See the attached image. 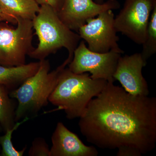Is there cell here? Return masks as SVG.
<instances>
[{
    "mask_svg": "<svg viewBox=\"0 0 156 156\" xmlns=\"http://www.w3.org/2000/svg\"><path fill=\"white\" fill-rule=\"evenodd\" d=\"M10 92L0 86V124L3 132L11 129L17 122L15 120L17 101L10 97Z\"/></svg>",
    "mask_w": 156,
    "mask_h": 156,
    "instance_id": "cell-14",
    "label": "cell"
},
{
    "mask_svg": "<svg viewBox=\"0 0 156 156\" xmlns=\"http://www.w3.org/2000/svg\"><path fill=\"white\" fill-rule=\"evenodd\" d=\"M114 80L88 104L79 126L87 141L101 149L131 148L141 155L156 143V98L131 95Z\"/></svg>",
    "mask_w": 156,
    "mask_h": 156,
    "instance_id": "cell-1",
    "label": "cell"
},
{
    "mask_svg": "<svg viewBox=\"0 0 156 156\" xmlns=\"http://www.w3.org/2000/svg\"><path fill=\"white\" fill-rule=\"evenodd\" d=\"M0 21H5V18L2 12L1 8H0Z\"/></svg>",
    "mask_w": 156,
    "mask_h": 156,
    "instance_id": "cell-19",
    "label": "cell"
},
{
    "mask_svg": "<svg viewBox=\"0 0 156 156\" xmlns=\"http://www.w3.org/2000/svg\"><path fill=\"white\" fill-rule=\"evenodd\" d=\"M156 0H125L122 9L115 17V28L137 44L145 41L149 21Z\"/></svg>",
    "mask_w": 156,
    "mask_h": 156,
    "instance_id": "cell-7",
    "label": "cell"
},
{
    "mask_svg": "<svg viewBox=\"0 0 156 156\" xmlns=\"http://www.w3.org/2000/svg\"><path fill=\"white\" fill-rule=\"evenodd\" d=\"M2 132H3V130L2 126H1V124H0V133H2Z\"/></svg>",
    "mask_w": 156,
    "mask_h": 156,
    "instance_id": "cell-21",
    "label": "cell"
},
{
    "mask_svg": "<svg viewBox=\"0 0 156 156\" xmlns=\"http://www.w3.org/2000/svg\"><path fill=\"white\" fill-rule=\"evenodd\" d=\"M41 61L32 62L18 66L0 65V86L9 92L17 89L28 78L37 73Z\"/></svg>",
    "mask_w": 156,
    "mask_h": 156,
    "instance_id": "cell-12",
    "label": "cell"
},
{
    "mask_svg": "<svg viewBox=\"0 0 156 156\" xmlns=\"http://www.w3.org/2000/svg\"><path fill=\"white\" fill-rule=\"evenodd\" d=\"M121 54L112 50L105 53L93 52L82 41L74 51L68 68L76 74L89 72L94 80L115 81L113 75Z\"/></svg>",
    "mask_w": 156,
    "mask_h": 156,
    "instance_id": "cell-6",
    "label": "cell"
},
{
    "mask_svg": "<svg viewBox=\"0 0 156 156\" xmlns=\"http://www.w3.org/2000/svg\"><path fill=\"white\" fill-rule=\"evenodd\" d=\"M143 49L141 54L144 61L156 52V6L153 10L148 24L146 36L142 44Z\"/></svg>",
    "mask_w": 156,
    "mask_h": 156,
    "instance_id": "cell-15",
    "label": "cell"
},
{
    "mask_svg": "<svg viewBox=\"0 0 156 156\" xmlns=\"http://www.w3.org/2000/svg\"><path fill=\"white\" fill-rule=\"evenodd\" d=\"M50 156H97L98 152L93 146H87L79 136L61 122L56 125L51 137Z\"/></svg>",
    "mask_w": 156,
    "mask_h": 156,
    "instance_id": "cell-11",
    "label": "cell"
},
{
    "mask_svg": "<svg viewBox=\"0 0 156 156\" xmlns=\"http://www.w3.org/2000/svg\"><path fill=\"white\" fill-rule=\"evenodd\" d=\"M120 6L117 0H108L102 4H97L93 0H64L57 14L67 27L78 33L88 20L104 11L119 9Z\"/></svg>",
    "mask_w": 156,
    "mask_h": 156,
    "instance_id": "cell-9",
    "label": "cell"
},
{
    "mask_svg": "<svg viewBox=\"0 0 156 156\" xmlns=\"http://www.w3.org/2000/svg\"><path fill=\"white\" fill-rule=\"evenodd\" d=\"M40 5H48L51 6L58 13L62 5L64 0H36Z\"/></svg>",
    "mask_w": 156,
    "mask_h": 156,
    "instance_id": "cell-18",
    "label": "cell"
},
{
    "mask_svg": "<svg viewBox=\"0 0 156 156\" xmlns=\"http://www.w3.org/2000/svg\"><path fill=\"white\" fill-rule=\"evenodd\" d=\"M147 63L141 53L121 56L113 78L119 81L123 89L131 95L148 96L147 83L142 74L143 68Z\"/></svg>",
    "mask_w": 156,
    "mask_h": 156,
    "instance_id": "cell-10",
    "label": "cell"
},
{
    "mask_svg": "<svg viewBox=\"0 0 156 156\" xmlns=\"http://www.w3.org/2000/svg\"><path fill=\"white\" fill-rule=\"evenodd\" d=\"M16 20V28L3 21L0 23V65L26 64V56L34 49L32 20L20 18Z\"/></svg>",
    "mask_w": 156,
    "mask_h": 156,
    "instance_id": "cell-5",
    "label": "cell"
},
{
    "mask_svg": "<svg viewBox=\"0 0 156 156\" xmlns=\"http://www.w3.org/2000/svg\"><path fill=\"white\" fill-rule=\"evenodd\" d=\"M104 0H95V2L98 4H102L104 3Z\"/></svg>",
    "mask_w": 156,
    "mask_h": 156,
    "instance_id": "cell-20",
    "label": "cell"
},
{
    "mask_svg": "<svg viewBox=\"0 0 156 156\" xmlns=\"http://www.w3.org/2000/svg\"><path fill=\"white\" fill-rule=\"evenodd\" d=\"M32 23L39 44L29 54L30 57L41 61L61 48H65L68 51V57L73 59L74 51L80 43V37L62 21L53 8L48 5H40Z\"/></svg>",
    "mask_w": 156,
    "mask_h": 156,
    "instance_id": "cell-4",
    "label": "cell"
},
{
    "mask_svg": "<svg viewBox=\"0 0 156 156\" xmlns=\"http://www.w3.org/2000/svg\"><path fill=\"white\" fill-rule=\"evenodd\" d=\"M108 81L94 80L88 73L76 74L68 68L62 70L49 102L63 110L68 119L82 116L88 104L103 90Z\"/></svg>",
    "mask_w": 156,
    "mask_h": 156,
    "instance_id": "cell-2",
    "label": "cell"
},
{
    "mask_svg": "<svg viewBox=\"0 0 156 156\" xmlns=\"http://www.w3.org/2000/svg\"><path fill=\"white\" fill-rule=\"evenodd\" d=\"M113 10L104 11L97 17L90 18L78 30L81 39L87 42L88 48L93 52L105 53L114 50L122 54L118 44L119 38L115 28Z\"/></svg>",
    "mask_w": 156,
    "mask_h": 156,
    "instance_id": "cell-8",
    "label": "cell"
},
{
    "mask_svg": "<svg viewBox=\"0 0 156 156\" xmlns=\"http://www.w3.org/2000/svg\"><path fill=\"white\" fill-rule=\"evenodd\" d=\"M37 71L26 80L17 89L9 93L17 101L15 120L36 117L43 108L47 106L49 98L58 82L60 71L71 62L66 58L56 69L50 72V62L41 60Z\"/></svg>",
    "mask_w": 156,
    "mask_h": 156,
    "instance_id": "cell-3",
    "label": "cell"
},
{
    "mask_svg": "<svg viewBox=\"0 0 156 156\" xmlns=\"http://www.w3.org/2000/svg\"><path fill=\"white\" fill-rule=\"evenodd\" d=\"M30 119L25 118L21 121L17 122L14 127L11 129L7 130L5 132V134L0 136V145L2 147V156H22L27 149V146L20 151L15 149L12 142V135L13 132L19 128L23 123L28 121Z\"/></svg>",
    "mask_w": 156,
    "mask_h": 156,
    "instance_id": "cell-16",
    "label": "cell"
},
{
    "mask_svg": "<svg viewBox=\"0 0 156 156\" xmlns=\"http://www.w3.org/2000/svg\"><path fill=\"white\" fill-rule=\"evenodd\" d=\"M50 149L44 138H35L28 151L29 156H50Z\"/></svg>",
    "mask_w": 156,
    "mask_h": 156,
    "instance_id": "cell-17",
    "label": "cell"
},
{
    "mask_svg": "<svg viewBox=\"0 0 156 156\" xmlns=\"http://www.w3.org/2000/svg\"><path fill=\"white\" fill-rule=\"evenodd\" d=\"M36 0H0L5 21L17 24V18L33 20L40 9Z\"/></svg>",
    "mask_w": 156,
    "mask_h": 156,
    "instance_id": "cell-13",
    "label": "cell"
}]
</instances>
